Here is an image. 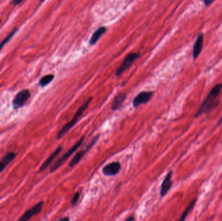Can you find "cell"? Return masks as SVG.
<instances>
[{
    "label": "cell",
    "instance_id": "13",
    "mask_svg": "<svg viewBox=\"0 0 222 221\" xmlns=\"http://www.w3.org/2000/svg\"><path fill=\"white\" fill-rule=\"evenodd\" d=\"M62 147L61 146H58V147L55 149V151L46 159V161L42 163V165H41L40 169H39V172H42V171L45 170L51 164V162L54 160V159L56 158V156L59 154V153L62 151Z\"/></svg>",
    "mask_w": 222,
    "mask_h": 221
},
{
    "label": "cell",
    "instance_id": "5",
    "mask_svg": "<svg viewBox=\"0 0 222 221\" xmlns=\"http://www.w3.org/2000/svg\"><path fill=\"white\" fill-rule=\"evenodd\" d=\"M99 137H100V135H99V134H97L96 136L93 137V138H92V140H91V141L88 143V145L86 146V147L85 148V149H83L82 150V151H79V152H78V153L73 157V158L70 161V162L69 163V167H73L75 165H77L78 162H79L80 160L84 157V156H85L86 153H88V151L92 149V147L96 143V142L98 141Z\"/></svg>",
    "mask_w": 222,
    "mask_h": 221
},
{
    "label": "cell",
    "instance_id": "23",
    "mask_svg": "<svg viewBox=\"0 0 222 221\" xmlns=\"http://www.w3.org/2000/svg\"><path fill=\"white\" fill-rule=\"evenodd\" d=\"M69 220H70V219H69L68 217H64V218H62V219H60V221H68Z\"/></svg>",
    "mask_w": 222,
    "mask_h": 221
},
{
    "label": "cell",
    "instance_id": "4",
    "mask_svg": "<svg viewBox=\"0 0 222 221\" xmlns=\"http://www.w3.org/2000/svg\"><path fill=\"white\" fill-rule=\"evenodd\" d=\"M140 55V54L139 53H130L127 54L122 61V64L117 69L116 71V75L120 76L126 69L129 68L130 66L133 64V62L139 58Z\"/></svg>",
    "mask_w": 222,
    "mask_h": 221
},
{
    "label": "cell",
    "instance_id": "3",
    "mask_svg": "<svg viewBox=\"0 0 222 221\" xmlns=\"http://www.w3.org/2000/svg\"><path fill=\"white\" fill-rule=\"evenodd\" d=\"M84 139H85V136H83V137L80 139L77 142L74 144V145H73L72 147L67 151V152H66L60 158H59V159H58V160H56L55 163L51 165V167H50V172H55L56 170H57V169L59 168V167L63 164L64 162H65V161H66V160H67L68 159V158L78 149H79V147L80 146H81V145H82V143H83Z\"/></svg>",
    "mask_w": 222,
    "mask_h": 221
},
{
    "label": "cell",
    "instance_id": "21",
    "mask_svg": "<svg viewBox=\"0 0 222 221\" xmlns=\"http://www.w3.org/2000/svg\"><path fill=\"white\" fill-rule=\"evenodd\" d=\"M24 0H12V3L14 5H18V4L21 3Z\"/></svg>",
    "mask_w": 222,
    "mask_h": 221
},
{
    "label": "cell",
    "instance_id": "2",
    "mask_svg": "<svg viewBox=\"0 0 222 221\" xmlns=\"http://www.w3.org/2000/svg\"><path fill=\"white\" fill-rule=\"evenodd\" d=\"M92 97H90L83 104V105H81L79 109L77 110V111L76 112L75 115H74V118L71 121H70L68 123H66L64 126H62V128L60 129V130L58 132V134L56 136V138L60 139L62 137H63L67 133L69 130H70L71 128H72L73 126L75 125H76V123H77V121L80 119V118H81V116L83 114V113L85 112V111L86 110L87 108H88L89 104L90 103V102L92 101Z\"/></svg>",
    "mask_w": 222,
    "mask_h": 221
},
{
    "label": "cell",
    "instance_id": "18",
    "mask_svg": "<svg viewBox=\"0 0 222 221\" xmlns=\"http://www.w3.org/2000/svg\"><path fill=\"white\" fill-rule=\"evenodd\" d=\"M17 30H18V29H17V28H14V29H13V30H12V31H11V33L9 34V35L7 36L2 41V42H1V43H0V51L1 50L2 48H3V46H5V45L6 44H7V42H9V41L10 40H11V38H12V37L13 36H14V34H16V31H17Z\"/></svg>",
    "mask_w": 222,
    "mask_h": 221
},
{
    "label": "cell",
    "instance_id": "15",
    "mask_svg": "<svg viewBox=\"0 0 222 221\" xmlns=\"http://www.w3.org/2000/svg\"><path fill=\"white\" fill-rule=\"evenodd\" d=\"M107 31V27H99L97 29V30L95 31L93 34H92V37H91V38L90 40V45H94L97 42V41L100 39V38L102 36L103 34L106 33Z\"/></svg>",
    "mask_w": 222,
    "mask_h": 221
},
{
    "label": "cell",
    "instance_id": "7",
    "mask_svg": "<svg viewBox=\"0 0 222 221\" xmlns=\"http://www.w3.org/2000/svg\"><path fill=\"white\" fill-rule=\"evenodd\" d=\"M153 95V92L151 91H144L140 92L132 101V105L134 108H138L140 105L148 103L151 100Z\"/></svg>",
    "mask_w": 222,
    "mask_h": 221
},
{
    "label": "cell",
    "instance_id": "17",
    "mask_svg": "<svg viewBox=\"0 0 222 221\" xmlns=\"http://www.w3.org/2000/svg\"><path fill=\"white\" fill-rule=\"evenodd\" d=\"M53 79H54L53 75H51V74L46 75L44 76L43 77L41 78L40 80L39 81V85L42 86V87L46 86V85H48L51 83V81L53 80Z\"/></svg>",
    "mask_w": 222,
    "mask_h": 221
},
{
    "label": "cell",
    "instance_id": "14",
    "mask_svg": "<svg viewBox=\"0 0 222 221\" xmlns=\"http://www.w3.org/2000/svg\"><path fill=\"white\" fill-rule=\"evenodd\" d=\"M16 156V154L13 152H9L3 157L0 161V172H1L7 166L14 160Z\"/></svg>",
    "mask_w": 222,
    "mask_h": 221
},
{
    "label": "cell",
    "instance_id": "22",
    "mask_svg": "<svg viewBox=\"0 0 222 221\" xmlns=\"http://www.w3.org/2000/svg\"><path fill=\"white\" fill-rule=\"evenodd\" d=\"M125 221H134V218L133 216H129V217H127V219H125Z\"/></svg>",
    "mask_w": 222,
    "mask_h": 221
},
{
    "label": "cell",
    "instance_id": "24",
    "mask_svg": "<svg viewBox=\"0 0 222 221\" xmlns=\"http://www.w3.org/2000/svg\"><path fill=\"white\" fill-rule=\"evenodd\" d=\"M222 123V117H221V118H220V120H219V121H218V125H221Z\"/></svg>",
    "mask_w": 222,
    "mask_h": 221
},
{
    "label": "cell",
    "instance_id": "6",
    "mask_svg": "<svg viewBox=\"0 0 222 221\" xmlns=\"http://www.w3.org/2000/svg\"><path fill=\"white\" fill-rule=\"evenodd\" d=\"M30 97L31 93L29 90H23L19 91L12 101L13 108L17 110L22 107Z\"/></svg>",
    "mask_w": 222,
    "mask_h": 221
},
{
    "label": "cell",
    "instance_id": "12",
    "mask_svg": "<svg viewBox=\"0 0 222 221\" xmlns=\"http://www.w3.org/2000/svg\"><path fill=\"white\" fill-rule=\"evenodd\" d=\"M126 98H127V95L125 93H122V92L118 93L113 99L112 103L111 105L112 110L113 111L119 110L120 108L122 107L123 102L125 101Z\"/></svg>",
    "mask_w": 222,
    "mask_h": 221
},
{
    "label": "cell",
    "instance_id": "20",
    "mask_svg": "<svg viewBox=\"0 0 222 221\" xmlns=\"http://www.w3.org/2000/svg\"><path fill=\"white\" fill-rule=\"evenodd\" d=\"M214 1L215 0H203V3H204V4L206 7H208L209 5H210L212 3L214 2Z\"/></svg>",
    "mask_w": 222,
    "mask_h": 221
},
{
    "label": "cell",
    "instance_id": "25",
    "mask_svg": "<svg viewBox=\"0 0 222 221\" xmlns=\"http://www.w3.org/2000/svg\"><path fill=\"white\" fill-rule=\"evenodd\" d=\"M40 1H41V2H44L45 0H40Z\"/></svg>",
    "mask_w": 222,
    "mask_h": 221
},
{
    "label": "cell",
    "instance_id": "10",
    "mask_svg": "<svg viewBox=\"0 0 222 221\" xmlns=\"http://www.w3.org/2000/svg\"><path fill=\"white\" fill-rule=\"evenodd\" d=\"M203 42H204V34L203 33H200L196 39V42L193 47V51H192V55L194 60H196L197 57L201 54V51L203 49Z\"/></svg>",
    "mask_w": 222,
    "mask_h": 221
},
{
    "label": "cell",
    "instance_id": "19",
    "mask_svg": "<svg viewBox=\"0 0 222 221\" xmlns=\"http://www.w3.org/2000/svg\"><path fill=\"white\" fill-rule=\"evenodd\" d=\"M80 195L79 193V192H77V193H75V195H74V197L72 198V205H75L77 204V202H78V200L79 199Z\"/></svg>",
    "mask_w": 222,
    "mask_h": 221
},
{
    "label": "cell",
    "instance_id": "1",
    "mask_svg": "<svg viewBox=\"0 0 222 221\" xmlns=\"http://www.w3.org/2000/svg\"><path fill=\"white\" fill-rule=\"evenodd\" d=\"M222 90V84H216L210 91L205 100L203 101L196 113L195 118L199 117L203 114H209L218 106L220 99H218Z\"/></svg>",
    "mask_w": 222,
    "mask_h": 221
},
{
    "label": "cell",
    "instance_id": "8",
    "mask_svg": "<svg viewBox=\"0 0 222 221\" xmlns=\"http://www.w3.org/2000/svg\"><path fill=\"white\" fill-rule=\"evenodd\" d=\"M43 201H40V202H38V204H37L36 205H35L33 207H31V209L27 210L22 215L21 217L19 218L18 221H27L29 220L31 218H32L33 216L37 215L38 213L41 212L42 209L43 207Z\"/></svg>",
    "mask_w": 222,
    "mask_h": 221
},
{
    "label": "cell",
    "instance_id": "9",
    "mask_svg": "<svg viewBox=\"0 0 222 221\" xmlns=\"http://www.w3.org/2000/svg\"><path fill=\"white\" fill-rule=\"evenodd\" d=\"M121 169V165L119 162H112L105 165L102 169L103 173L105 176H115L119 172Z\"/></svg>",
    "mask_w": 222,
    "mask_h": 221
},
{
    "label": "cell",
    "instance_id": "11",
    "mask_svg": "<svg viewBox=\"0 0 222 221\" xmlns=\"http://www.w3.org/2000/svg\"><path fill=\"white\" fill-rule=\"evenodd\" d=\"M173 171L170 170L167 172L166 177L164 178V180L162 182L161 187H160V195L161 197H164L167 193V192L169 191L170 188L172 185V181H171V177H172Z\"/></svg>",
    "mask_w": 222,
    "mask_h": 221
},
{
    "label": "cell",
    "instance_id": "16",
    "mask_svg": "<svg viewBox=\"0 0 222 221\" xmlns=\"http://www.w3.org/2000/svg\"><path fill=\"white\" fill-rule=\"evenodd\" d=\"M196 202V198L191 201L190 203L189 204V205L187 206L186 209H185V211L183 213V214H182L181 216V218L179 219V221H184V220L186 219V218L187 215H188L189 213H190V211L192 210L193 208H194Z\"/></svg>",
    "mask_w": 222,
    "mask_h": 221
}]
</instances>
